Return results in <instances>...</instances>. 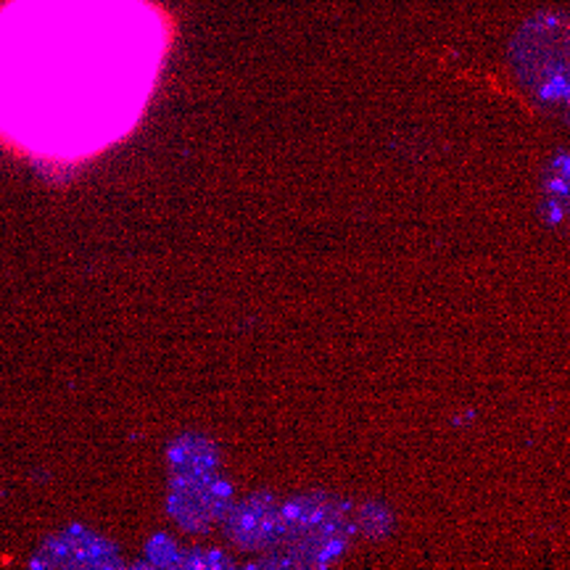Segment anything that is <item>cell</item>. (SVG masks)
<instances>
[{
	"instance_id": "6da1fadb",
	"label": "cell",
	"mask_w": 570,
	"mask_h": 570,
	"mask_svg": "<svg viewBox=\"0 0 570 570\" xmlns=\"http://www.w3.org/2000/svg\"><path fill=\"white\" fill-rule=\"evenodd\" d=\"M173 35L154 0H3L0 140L53 164L109 151L151 104Z\"/></svg>"
}]
</instances>
